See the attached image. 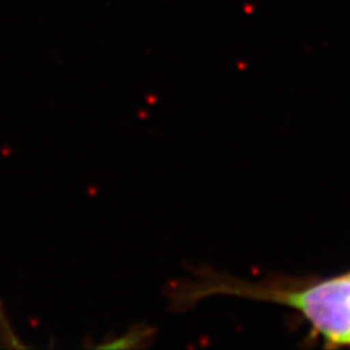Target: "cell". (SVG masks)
<instances>
[{"mask_svg": "<svg viewBox=\"0 0 350 350\" xmlns=\"http://www.w3.org/2000/svg\"><path fill=\"white\" fill-rule=\"evenodd\" d=\"M282 299L298 308L328 340L350 343V276L323 282Z\"/></svg>", "mask_w": 350, "mask_h": 350, "instance_id": "1", "label": "cell"}, {"mask_svg": "<svg viewBox=\"0 0 350 350\" xmlns=\"http://www.w3.org/2000/svg\"><path fill=\"white\" fill-rule=\"evenodd\" d=\"M155 328L149 325H133L130 330L113 340L96 345V349H136L146 346L155 336Z\"/></svg>", "mask_w": 350, "mask_h": 350, "instance_id": "2", "label": "cell"}, {"mask_svg": "<svg viewBox=\"0 0 350 350\" xmlns=\"http://www.w3.org/2000/svg\"><path fill=\"white\" fill-rule=\"evenodd\" d=\"M349 276H350V275H349Z\"/></svg>", "mask_w": 350, "mask_h": 350, "instance_id": "3", "label": "cell"}]
</instances>
